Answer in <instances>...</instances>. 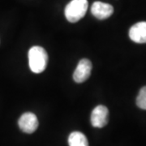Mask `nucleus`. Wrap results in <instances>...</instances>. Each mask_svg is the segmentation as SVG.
<instances>
[{"instance_id":"nucleus-4","label":"nucleus","mask_w":146,"mask_h":146,"mask_svg":"<svg viewBox=\"0 0 146 146\" xmlns=\"http://www.w3.org/2000/svg\"><path fill=\"white\" fill-rule=\"evenodd\" d=\"M92 63L88 58H83L79 62L73 74V79L76 83H83L89 78L92 71Z\"/></svg>"},{"instance_id":"nucleus-3","label":"nucleus","mask_w":146,"mask_h":146,"mask_svg":"<svg viewBox=\"0 0 146 146\" xmlns=\"http://www.w3.org/2000/svg\"><path fill=\"white\" fill-rule=\"evenodd\" d=\"M109 110L106 106L99 105L95 107L91 114V123L94 127L102 128L108 123Z\"/></svg>"},{"instance_id":"nucleus-7","label":"nucleus","mask_w":146,"mask_h":146,"mask_svg":"<svg viewBox=\"0 0 146 146\" xmlns=\"http://www.w3.org/2000/svg\"><path fill=\"white\" fill-rule=\"evenodd\" d=\"M129 36L131 40L136 43L143 44L146 43V22L142 21L136 23L131 27L129 30Z\"/></svg>"},{"instance_id":"nucleus-2","label":"nucleus","mask_w":146,"mask_h":146,"mask_svg":"<svg viewBox=\"0 0 146 146\" xmlns=\"http://www.w3.org/2000/svg\"><path fill=\"white\" fill-rule=\"evenodd\" d=\"M89 3L87 0H72L65 7V16L69 22L76 23L85 16Z\"/></svg>"},{"instance_id":"nucleus-1","label":"nucleus","mask_w":146,"mask_h":146,"mask_svg":"<svg viewBox=\"0 0 146 146\" xmlns=\"http://www.w3.org/2000/svg\"><path fill=\"white\" fill-rule=\"evenodd\" d=\"M29 63L33 72H44L48 63V54L45 49L38 46L32 47L29 51Z\"/></svg>"},{"instance_id":"nucleus-5","label":"nucleus","mask_w":146,"mask_h":146,"mask_svg":"<svg viewBox=\"0 0 146 146\" xmlns=\"http://www.w3.org/2000/svg\"><path fill=\"white\" fill-rule=\"evenodd\" d=\"M18 124L22 131L31 134L37 129L39 123L36 116L33 113L27 112L21 115L18 121Z\"/></svg>"},{"instance_id":"nucleus-8","label":"nucleus","mask_w":146,"mask_h":146,"mask_svg":"<svg viewBox=\"0 0 146 146\" xmlns=\"http://www.w3.org/2000/svg\"><path fill=\"white\" fill-rule=\"evenodd\" d=\"M69 146H89L86 136L82 132L73 131L68 137Z\"/></svg>"},{"instance_id":"nucleus-9","label":"nucleus","mask_w":146,"mask_h":146,"mask_svg":"<svg viewBox=\"0 0 146 146\" xmlns=\"http://www.w3.org/2000/svg\"><path fill=\"white\" fill-rule=\"evenodd\" d=\"M136 105L139 108L146 110V86L140 90V93L136 98Z\"/></svg>"},{"instance_id":"nucleus-6","label":"nucleus","mask_w":146,"mask_h":146,"mask_svg":"<svg viewBox=\"0 0 146 146\" xmlns=\"http://www.w3.org/2000/svg\"><path fill=\"white\" fill-rule=\"evenodd\" d=\"M91 12L97 19L106 20L112 16V14L114 13V8L109 3L97 1L94 2L91 7Z\"/></svg>"}]
</instances>
